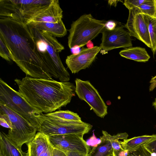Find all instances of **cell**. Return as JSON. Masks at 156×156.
Instances as JSON below:
<instances>
[{
  "label": "cell",
  "instance_id": "6da1fadb",
  "mask_svg": "<svg viewBox=\"0 0 156 156\" xmlns=\"http://www.w3.org/2000/svg\"><path fill=\"white\" fill-rule=\"evenodd\" d=\"M0 38L14 62L27 76L52 79L39 55L28 26L23 21L0 16Z\"/></svg>",
  "mask_w": 156,
  "mask_h": 156
},
{
  "label": "cell",
  "instance_id": "7a4b0ae2",
  "mask_svg": "<svg viewBox=\"0 0 156 156\" xmlns=\"http://www.w3.org/2000/svg\"><path fill=\"white\" fill-rule=\"evenodd\" d=\"M19 91L33 107L42 112H52L66 106L75 96V86L69 82L37 78L27 76L16 79Z\"/></svg>",
  "mask_w": 156,
  "mask_h": 156
},
{
  "label": "cell",
  "instance_id": "3957f363",
  "mask_svg": "<svg viewBox=\"0 0 156 156\" xmlns=\"http://www.w3.org/2000/svg\"><path fill=\"white\" fill-rule=\"evenodd\" d=\"M104 21L94 18L90 14H84L73 22L69 30L68 46L81 48L96 37L105 28Z\"/></svg>",
  "mask_w": 156,
  "mask_h": 156
},
{
  "label": "cell",
  "instance_id": "277c9868",
  "mask_svg": "<svg viewBox=\"0 0 156 156\" xmlns=\"http://www.w3.org/2000/svg\"><path fill=\"white\" fill-rule=\"evenodd\" d=\"M53 0H0V16L20 19L26 23L47 8Z\"/></svg>",
  "mask_w": 156,
  "mask_h": 156
},
{
  "label": "cell",
  "instance_id": "5b68a950",
  "mask_svg": "<svg viewBox=\"0 0 156 156\" xmlns=\"http://www.w3.org/2000/svg\"><path fill=\"white\" fill-rule=\"evenodd\" d=\"M0 103L28 120L37 130L39 125L36 117L42 112L31 105L19 91L14 90L0 79Z\"/></svg>",
  "mask_w": 156,
  "mask_h": 156
},
{
  "label": "cell",
  "instance_id": "8992f818",
  "mask_svg": "<svg viewBox=\"0 0 156 156\" xmlns=\"http://www.w3.org/2000/svg\"><path fill=\"white\" fill-rule=\"evenodd\" d=\"M39 124L37 131L48 136L74 134L83 136L91 129L92 126L82 121L56 120L41 113L37 117Z\"/></svg>",
  "mask_w": 156,
  "mask_h": 156
},
{
  "label": "cell",
  "instance_id": "52a82bcc",
  "mask_svg": "<svg viewBox=\"0 0 156 156\" xmlns=\"http://www.w3.org/2000/svg\"><path fill=\"white\" fill-rule=\"evenodd\" d=\"M0 112L7 114L11 122L8 136L20 147L32 140L37 129L28 120L5 105L0 103Z\"/></svg>",
  "mask_w": 156,
  "mask_h": 156
},
{
  "label": "cell",
  "instance_id": "ba28073f",
  "mask_svg": "<svg viewBox=\"0 0 156 156\" xmlns=\"http://www.w3.org/2000/svg\"><path fill=\"white\" fill-rule=\"evenodd\" d=\"M75 92L81 100L86 102L97 115L104 118L107 114V106L97 90L88 80L76 78Z\"/></svg>",
  "mask_w": 156,
  "mask_h": 156
},
{
  "label": "cell",
  "instance_id": "9c48e42d",
  "mask_svg": "<svg viewBox=\"0 0 156 156\" xmlns=\"http://www.w3.org/2000/svg\"><path fill=\"white\" fill-rule=\"evenodd\" d=\"M31 28L44 41L46 49L55 67L59 80L62 82H69L70 79L69 73L63 66L59 55V53L64 49V46L55 37L47 32Z\"/></svg>",
  "mask_w": 156,
  "mask_h": 156
},
{
  "label": "cell",
  "instance_id": "30bf717a",
  "mask_svg": "<svg viewBox=\"0 0 156 156\" xmlns=\"http://www.w3.org/2000/svg\"><path fill=\"white\" fill-rule=\"evenodd\" d=\"M83 136L74 134H65L52 135L48 137L55 148L65 153L78 151L87 155L90 148Z\"/></svg>",
  "mask_w": 156,
  "mask_h": 156
},
{
  "label": "cell",
  "instance_id": "8fae6325",
  "mask_svg": "<svg viewBox=\"0 0 156 156\" xmlns=\"http://www.w3.org/2000/svg\"><path fill=\"white\" fill-rule=\"evenodd\" d=\"M131 36L136 38L151 48V42L147 27L144 14L138 7L129 10L127 22L125 25Z\"/></svg>",
  "mask_w": 156,
  "mask_h": 156
},
{
  "label": "cell",
  "instance_id": "7c38bea8",
  "mask_svg": "<svg viewBox=\"0 0 156 156\" xmlns=\"http://www.w3.org/2000/svg\"><path fill=\"white\" fill-rule=\"evenodd\" d=\"M102 34L101 42L100 46L101 49L108 51L115 49L126 48L132 46L129 33L122 26L117 27L112 30L105 28Z\"/></svg>",
  "mask_w": 156,
  "mask_h": 156
},
{
  "label": "cell",
  "instance_id": "4fadbf2b",
  "mask_svg": "<svg viewBox=\"0 0 156 156\" xmlns=\"http://www.w3.org/2000/svg\"><path fill=\"white\" fill-rule=\"evenodd\" d=\"M101 50L100 47L98 46L90 48H83L78 53L68 56L66 63L73 73H78L89 67Z\"/></svg>",
  "mask_w": 156,
  "mask_h": 156
},
{
  "label": "cell",
  "instance_id": "5bb4252c",
  "mask_svg": "<svg viewBox=\"0 0 156 156\" xmlns=\"http://www.w3.org/2000/svg\"><path fill=\"white\" fill-rule=\"evenodd\" d=\"M27 145V156H53L54 148L48 136L42 133L38 132Z\"/></svg>",
  "mask_w": 156,
  "mask_h": 156
},
{
  "label": "cell",
  "instance_id": "9a60e30c",
  "mask_svg": "<svg viewBox=\"0 0 156 156\" xmlns=\"http://www.w3.org/2000/svg\"><path fill=\"white\" fill-rule=\"evenodd\" d=\"M63 11L58 0H53L50 5L40 13L28 20L31 22L57 23L62 20Z\"/></svg>",
  "mask_w": 156,
  "mask_h": 156
},
{
  "label": "cell",
  "instance_id": "2e32d148",
  "mask_svg": "<svg viewBox=\"0 0 156 156\" xmlns=\"http://www.w3.org/2000/svg\"><path fill=\"white\" fill-rule=\"evenodd\" d=\"M27 25L30 27L46 32L55 37H63L67 33L62 20L57 23L31 22Z\"/></svg>",
  "mask_w": 156,
  "mask_h": 156
},
{
  "label": "cell",
  "instance_id": "e0dca14e",
  "mask_svg": "<svg viewBox=\"0 0 156 156\" xmlns=\"http://www.w3.org/2000/svg\"><path fill=\"white\" fill-rule=\"evenodd\" d=\"M0 156H27V153L3 132L0 133Z\"/></svg>",
  "mask_w": 156,
  "mask_h": 156
},
{
  "label": "cell",
  "instance_id": "ac0fdd59",
  "mask_svg": "<svg viewBox=\"0 0 156 156\" xmlns=\"http://www.w3.org/2000/svg\"><path fill=\"white\" fill-rule=\"evenodd\" d=\"M156 139V134L144 135L121 141L120 143L123 149L128 153Z\"/></svg>",
  "mask_w": 156,
  "mask_h": 156
},
{
  "label": "cell",
  "instance_id": "d6986e66",
  "mask_svg": "<svg viewBox=\"0 0 156 156\" xmlns=\"http://www.w3.org/2000/svg\"><path fill=\"white\" fill-rule=\"evenodd\" d=\"M119 54L122 57L137 62H145L150 58L145 48L139 47L126 48L121 50Z\"/></svg>",
  "mask_w": 156,
  "mask_h": 156
},
{
  "label": "cell",
  "instance_id": "ffe728a7",
  "mask_svg": "<svg viewBox=\"0 0 156 156\" xmlns=\"http://www.w3.org/2000/svg\"><path fill=\"white\" fill-rule=\"evenodd\" d=\"M100 137V142L90 150L87 156H112L113 150L110 140L106 136L104 130Z\"/></svg>",
  "mask_w": 156,
  "mask_h": 156
},
{
  "label": "cell",
  "instance_id": "44dd1931",
  "mask_svg": "<svg viewBox=\"0 0 156 156\" xmlns=\"http://www.w3.org/2000/svg\"><path fill=\"white\" fill-rule=\"evenodd\" d=\"M105 132L107 137L110 141L115 153L117 155L120 156L121 153H122L125 156L127 153L122 147L121 141L119 140H124L127 139L128 136V134L126 133H124L112 136L106 131H105Z\"/></svg>",
  "mask_w": 156,
  "mask_h": 156
},
{
  "label": "cell",
  "instance_id": "7402d4cb",
  "mask_svg": "<svg viewBox=\"0 0 156 156\" xmlns=\"http://www.w3.org/2000/svg\"><path fill=\"white\" fill-rule=\"evenodd\" d=\"M144 16L149 34L151 49L154 57L156 52V16L152 17L145 14Z\"/></svg>",
  "mask_w": 156,
  "mask_h": 156
},
{
  "label": "cell",
  "instance_id": "603a6c76",
  "mask_svg": "<svg viewBox=\"0 0 156 156\" xmlns=\"http://www.w3.org/2000/svg\"><path fill=\"white\" fill-rule=\"evenodd\" d=\"M47 116L54 119L65 121H82L81 118L76 113L67 110H59L45 114Z\"/></svg>",
  "mask_w": 156,
  "mask_h": 156
},
{
  "label": "cell",
  "instance_id": "cb8c5ba5",
  "mask_svg": "<svg viewBox=\"0 0 156 156\" xmlns=\"http://www.w3.org/2000/svg\"><path fill=\"white\" fill-rule=\"evenodd\" d=\"M137 7L144 14L152 17L156 16V0H144Z\"/></svg>",
  "mask_w": 156,
  "mask_h": 156
},
{
  "label": "cell",
  "instance_id": "d4e9b609",
  "mask_svg": "<svg viewBox=\"0 0 156 156\" xmlns=\"http://www.w3.org/2000/svg\"><path fill=\"white\" fill-rule=\"evenodd\" d=\"M0 56L7 61L11 62L12 58L5 44L0 38Z\"/></svg>",
  "mask_w": 156,
  "mask_h": 156
},
{
  "label": "cell",
  "instance_id": "484cf974",
  "mask_svg": "<svg viewBox=\"0 0 156 156\" xmlns=\"http://www.w3.org/2000/svg\"><path fill=\"white\" fill-rule=\"evenodd\" d=\"M125 156H153L144 147L142 146L129 153Z\"/></svg>",
  "mask_w": 156,
  "mask_h": 156
},
{
  "label": "cell",
  "instance_id": "4316f807",
  "mask_svg": "<svg viewBox=\"0 0 156 156\" xmlns=\"http://www.w3.org/2000/svg\"><path fill=\"white\" fill-rule=\"evenodd\" d=\"M0 124L7 128L11 129L12 128V124L8 115L1 112H0Z\"/></svg>",
  "mask_w": 156,
  "mask_h": 156
},
{
  "label": "cell",
  "instance_id": "83f0119b",
  "mask_svg": "<svg viewBox=\"0 0 156 156\" xmlns=\"http://www.w3.org/2000/svg\"><path fill=\"white\" fill-rule=\"evenodd\" d=\"M144 1V0H125L123 4L129 10L135 7H137Z\"/></svg>",
  "mask_w": 156,
  "mask_h": 156
},
{
  "label": "cell",
  "instance_id": "f1b7e54d",
  "mask_svg": "<svg viewBox=\"0 0 156 156\" xmlns=\"http://www.w3.org/2000/svg\"><path fill=\"white\" fill-rule=\"evenodd\" d=\"M144 146L153 156H156V139L148 143Z\"/></svg>",
  "mask_w": 156,
  "mask_h": 156
},
{
  "label": "cell",
  "instance_id": "f546056e",
  "mask_svg": "<svg viewBox=\"0 0 156 156\" xmlns=\"http://www.w3.org/2000/svg\"><path fill=\"white\" fill-rule=\"evenodd\" d=\"M117 24L114 21L110 20L106 21L105 23V28L108 30H112L116 27Z\"/></svg>",
  "mask_w": 156,
  "mask_h": 156
},
{
  "label": "cell",
  "instance_id": "4dcf8cb0",
  "mask_svg": "<svg viewBox=\"0 0 156 156\" xmlns=\"http://www.w3.org/2000/svg\"><path fill=\"white\" fill-rule=\"evenodd\" d=\"M150 85L149 87L150 92L152 91L156 88V76L152 77L150 81Z\"/></svg>",
  "mask_w": 156,
  "mask_h": 156
},
{
  "label": "cell",
  "instance_id": "1f68e13d",
  "mask_svg": "<svg viewBox=\"0 0 156 156\" xmlns=\"http://www.w3.org/2000/svg\"><path fill=\"white\" fill-rule=\"evenodd\" d=\"M67 156H87V155L78 151H71L65 153Z\"/></svg>",
  "mask_w": 156,
  "mask_h": 156
},
{
  "label": "cell",
  "instance_id": "d6a6232c",
  "mask_svg": "<svg viewBox=\"0 0 156 156\" xmlns=\"http://www.w3.org/2000/svg\"><path fill=\"white\" fill-rule=\"evenodd\" d=\"M53 156H67V155L64 152L54 148Z\"/></svg>",
  "mask_w": 156,
  "mask_h": 156
},
{
  "label": "cell",
  "instance_id": "836d02e7",
  "mask_svg": "<svg viewBox=\"0 0 156 156\" xmlns=\"http://www.w3.org/2000/svg\"><path fill=\"white\" fill-rule=\"evenodd\" d=\"M80 48L78 46H75L71 49L73 54H76L80 52L81 50Z\"/></svg>",
  "mask_w": 156,
  "mask_h": 156
},
{
  "label": "cell",
  "instance_id": "e575fe53",
  "mask_svg": "<svg viewBox=\"0 0 156 156\" xmlns=\"http://www.w3.org/2000/svg\"><path fill=\"white\" fill-rule=\"evenodd\" d=\"M123 2V1L120 0H108V3L109 5L110 6H114L116 7L117 5V4L118 2Z\"/></svg>",
  "mask_w": 156,
  "mask_h": 156
},
{
  "label": "cell",
  "instance_id": "d590c367",
  "mask_svg": "<svg viewBox=\"0 0 156 156\" xmlns=\"http://www.w3.org/2000/svg\"><path fill=\"white\" fill-rule=\"evenodd\" d=\"M86 45L87 47V48H92L94 47V44L91 41H89L87 42Z\"/></svg>",
  "mask_w": 156,
  "mask_h": 156
},
{
  "label": "cell",
  "instance_id": "8d00e7d4",
  "mask_svg": "<svg viewBox=\"0 0 156 156\" xmlns=\"http://www.w3.org/2000/svg\"><path fill=\"white\" fill-rule=\"evenodd\" d=\"M152 105L156 111V98H155L154 101L152 102Z\"/></svg>",
  "mask_w": 156,
  "mask_h": 156
},
{
  "label": "cell",
  "instance_id": "74e56055",
  "mask_svg": "<svg viewBox=\"0 0 156 156\" xmlns=\"http://www.w3.org/2000/svg\"><path fill=\"white\" fill-rule=\"evenodd\" d=\"M113 155H114V156H118L114 152V151H113Z\"/></svg>",
  "mask_w": 156,
  "mask_h": 156
},
{
  "label": "cell",
  "instance_id": "f35d334b",
  "mask_svg": "<svg viewBox=\"0 0 156 156\" xmlns=\"http://www.w3.org/2000/svg\"><path fill=\"white\" fill-rule=\"evenodd\" d=\"M112 156H114V155L113 154V155Z\"/></svg>",
  "mask_w": 156,
  "mask_h": 156
},
{
  "label": "cell",
  "instance_id": "ab89813d",
  "mask_svg": "<svg viewBox=\"0 0 156 156\" xmlns=\"http://www.w3.org/2000/svg\"><path fill=\"white\" fill-rule=\"evenodd\" d=\"M155 61H156V60H155Z\"/></svg>",
  "mask_w": 156,
  "mask_h": 156
}]
</instances>
